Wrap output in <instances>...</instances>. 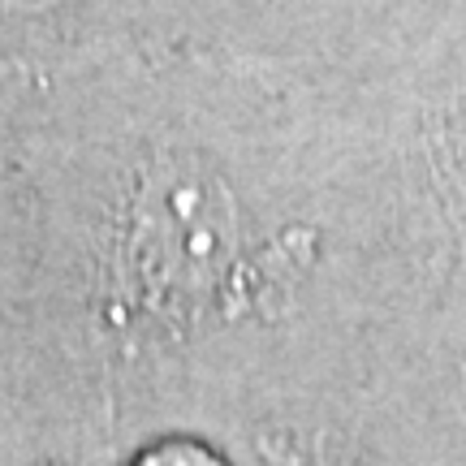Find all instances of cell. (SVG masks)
<instances>
[{
    "label": "cell",
    "mask_w": 466,
    "mask_h": 466,
    "mask_svg": "<svg viewBox=\"0 0 466 466\" xmlns=\"http://www.w3.org/2000/svg\"><path fill=\"white\" fill-rule=\"evenodd\" d=\"M441 173H445L458 208L466 212V116H458L450 130L441 134Z\"/></svg>",
    "instance_id": "3957f363"
},
{
    "label": "cell",
    "mask_w": 466,
    "mask_h": 466,
    "mask_svg": "<svg viewBox=\"0 0 466 466\" xmlns=\"http://www.w3.org/2000/svg\"><path fill=\"white\" fill-rule=\"evenodd\" d=\"M134 466H229L217 450H208L203 441H190V436H168V441H156L151 450H143L134 458Z\"/></svg>",
    "instance_id": "7a4b0ae2"
},
{
    "label": "cell",
    "mask_w": 466,
    "mask_h": 466,
    "mask_svg": "<svg viewBox=\"0 0 466 466\" xmlns=\"http://www.w3.org/2000/svg\"><path fill=\"white\" fill-rule=\"evenodd\" d=\"M233 259L229 199L195 173L147 182L126 233V277L160 311H195Z\"/></svg>",
    "instance_id": "6da1fadb"
},
{
    "label": "cell",
    "mask_w": 466,
    "mask_h": 466,
    "mask_svg": "<svg viewBox=\"0 0 466 466\" xmlns=\"http://www.w3.org/2000/svg\"><path fill=\"white\" fill-rule=\"evenodd\" d=\"M268 466H324V462L302 453L299 445H285V450H268Z\"/></svg>",
    "instance_id": "277c9868"
}]
</instances>
